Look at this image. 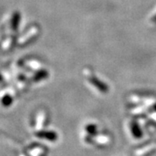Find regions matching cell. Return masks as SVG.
<instances>
[{
	"label": "cell",
	"mask_w": 156,
	"mask_h": 156,
	"mask_svg": "<svg viewBox=\"0 0 156 156\" xmlns=\"http://www.w3.org/2000/svg\"><path fill=\"white\" fill-rule=\"evenodd\" d=\"M89 82L93 84L95 88H97L101 92H107L108 91V87H107L106 84L99 81V79H96L95 77H91L89 79Z\"/></svg>",
	"instance_id": "6da1fadb"
},
{
	"label": "cell",
	"mask_w": 156,
	"mask_h": 156,
	"mask_svg": "<svg viewBox=\"0 0 156 156\" xmlns=\"http://www.w3.org/2000/svg\"><path fill=\"white\" fill-rule=\"evenodd\" d=\"M152 21H153V22L156 23V14L154 15V17L152 18Z\"/></svg>",
	"instance_id": "3957f363"
},
{
	"label": "cell",
	"mask_w": 156,
	"mask_h": 156,
	"mask_svg": "<svg viewBox=\"0 0 156 156\" xmlns=\"http://www.w3.org/2000/svg\"><path fill=\"white\" fill-rule=\"evenodd\" d=\"M39 136L47 138V139L51 140H53L56 138V134H55L54 133H40Z\"/></svg>",
	"instance_id": "7a4b0ae2"
}]
</instances>
